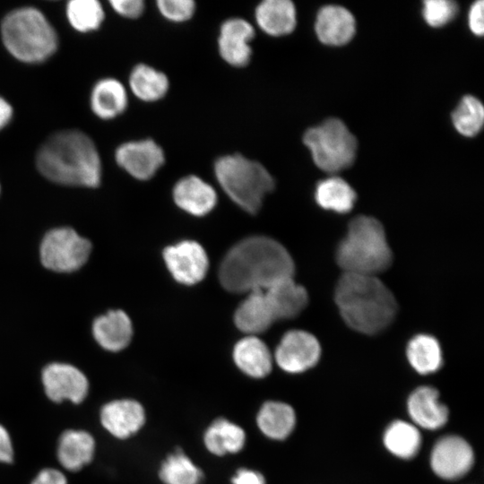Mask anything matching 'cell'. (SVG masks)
<instances>
[{
  "label": "cell",
  "instance_id": "6da1fadb",
  "mask_svg": "<svg viewBox=\"0 0 484 484\" xmlns=\"http://www.w3.org/2000/svg\"><path fill=\"white\" fill-rule=\"evenodd\" d=\"M295 264L287 249L276 240L255 236L233 246L221 261L219 278L230 292L265 290L292 278Z\"/></svg>",
  "mask_w": 484,
  "mask_h": 484
},
{
  "label": "cell",
  "instance_id": "7a4b0ae2",
  "mask_svg": "<svg viewBox=\"0 0 484 484\" xmlns=\"http://www.w3.org/2000/svg\"><path fill=\"white\" fill-rule=\"evenodd\" d=\"M39 172L61 185L96 187L101 180V161L92 140L77 130L50 136L40 147L37 159Z\"/></svg>",
  "mask_w": 484,
  "mask_h": 484
},
{
  "label": "cell",
  "instance_id": "3957f363",
  "mask_svg": "<svg viewBox=\"0 0 484 484\" xmlns=\"http://www.w3.org/2000/svg\"><path fill=\"white\" fill-rule=\"evenodd\" d=\"M334 299L344 322L365 334H376L387 328L397 312L393 293L376 275L343 272Z\"/></svg>",
  "mask_w": 484,
  "mask_h": 484
},
{
  "label": "cell",
  "instance_id": "277c9868",
  "mask_svg": "<svg viewBox=\"0 0 484 484\" xmlns=\"http://www.w3.org/2000/svg\"><path fill=\"white\" fill-rule=\"evenodd\" d=\"M393 255L383 225L369 216H358L336 250L343 272L376 275L392 264Z\"/></svg>",
  "mask_w": 484,
  "mask_h": 484
},
{
  "label": "cell",
  "instance_id": "5b68a950",
  "mask_svg": "<svg viewBox=\"0 0 484 484\" xmlns=\"http://www.w3.org/2000/svg\"><path fill=\"white\" fill-rule=\"evenodd\" d=\"M213 171L226 194L250 213L260 210L265 195L275 186L274 178L262 163L240 153L219 157Z\"/></svg>",
  "mask_w": 484,
  "mask_h": 484
},
{
  "label": "cell",
  "instance_id": "8992f818",
  "mask_svg": "<svg viewBox=\"0 0 484 484\" xmlns=\"http://www.w3.org/2000/svg\"><path fill=\"white\" fill-rule=\"evenodd\" d=\"M1 35L6 49L18 60L39 63L57 48V35L44 14L33 7L9 13L3 20Z\"/></svg>",
  "mask_w": 484,
  "mask_h": 484
},
{
  "label": "cell",
  "instance_id": "52a82bcc",
  "mask_svg": "<svg viewBox=\"0 0 484 484\" xmlns=\"http://www.w3.org/2000/svg\"><path fill=\"white\" fill-rule=\"evenodd\" d=\"M303 143L310 151L315 164L325 172L345 169L356 158V137L338 118H328L307 129Z\"/></svg>",
  "mask_w": 484,
  "mask_h": 484
},
{
  "label": "cell",
  "instance_id": "ba28073f",
  "mask_svg": "<svg viewBox=\"0 0 484 484\" xmlns=\"http://www.w3.org/2000/svg\"><path fill=\"white\" fill-rule=\"evenodd\" d=\"M39 383L47 400L57 405H81L91 389L86 373L73 364L61 361L45 365L40 371Z\"/></svg>",
  "mask_w": 484,
  "mask_h": 484
},
{
  "label": "cell",
  "instance_id": "9c48e42d",
  "mask_svg": "<svg viewBox=\"0 0 484 484\" xmlns=\"http://www.w3.org/2000/svg\"><path fill=\"white\" fill-rule=\"evenodd\" d=\"M91 253V243L72 229L58 228L44 237L40 258L45 267L58 272H70L82 267Z\"/></svg>",
  "mask_w": 484,
  "mask_h": 484
},
{
  "label": "cell",
  "instance_id": "30bf717a",
  "mask_svg": "<svg viewBox=\"0 0 484 484\" xmlns=\"http://www.w3.org/2000/svg\"><path fill=\"white\" fill-rule=\"evenodd\" d=\"M97 417L101 430L118 440L131 437L145 422L143 405L131 398L106 401L99 406Z\"/></svg>",
  "mask_w": 484,
  "mask_h": 484
},
{
  "label": "cell",
  "instance_id": "8fae6325",
  "mask_svg": "<svg viewBox=\"0 0 484 484\" xmlns=\"http://www.w3.org/2000/svg\"><path fill=\"white\" fill-rule=\"evenodd\" d=\"M474 454L471 445L462 436L448 435L438 439L432 447L429 464L433 472L446 480L459 479L472 467Z\"/></svg>",
  "mask_w": 484,
  "mask_h": 484
},
{
  "label": "cell",
  "instance_id": "7c38bea8",
  "mask_svg": "<svg viewBox=\"0 0 484 484\" xmlns=\"http://www.w3.org/2000/svg\"><path fill=\"white\" fill-rule=\"evenodd\" d=\"M165 159L162 147L150 138L125 142L115 151L117 165L138 180L153 177Z\"/></svg>",
  "mask_w": 484,
  "mask_h": 484
},
{
  "label": "cell",
  "instance_id": "4fadbf2b",
  "mask_svg": "<svg viewBox=\"0 0 484 484\" xmlns=\"http://www.w3.org/2000/svg\"><path fill=\"white\" fill-rule=\"evenodd\" d=\"M95 436L83 428H66L57 437L55 448L56 465L73 474L92 463L97 453Z\"/></svg>",
  "mask_w": 484,
  "mask_h": 484
},
{
  "label": "cell",
  "instance_id": "5bb4252c",
  "mask_svg": "<svg viewBox=\"0 0 484 484\" xmlns=\"http://www.w3.org/2000/svg\"><path fill=\"white\" fill-rule=\"evenodd\" d=\"M320 355V343L314 335L294 330L281 338L275 351V360L282 370L297 374L315 366Z\"/></svg>",
  "mask_w": 484,
  "mask_h": 484
},
{
  "label": "cell",
  "instance_id": "9a60e30c",
  "mask_svg": "<svg viewBox=\"0 0 484 484\" xmlns=\"http://www.w3.org/2000/svg\"><path fill=\"white\" fill-rule=\"evenodd\" d=\"M255 36L252 23L240 17L225 20L220 26L218 51L230 66L242 68L249 65L253 50L250 42Z\"/></svg>",
  "mask_w": 484,
  "mask_h": 484
},
{
  "label": "cell",
  "instance_id": "2e32d148",
  "mask_svg": "<svg viewBox=\"0 0 484 484\" xmlns=\"http://www.w3.org/2000/svg\"><path fill=\"white\" fill-rule=\"evenodd\" d=\"M166 265L176 281L192 285L202 281L208 270V256L197 242L186 240L163 252Z\"/></svg>",
  "mask_w": 484,
  "mask_h": 484
},
{
  "label": "cell",
  "instance_id": "e0dca14e",
  "mask_svg": "<svg viewBox=\"0 0 484 484\" xmlns=\"http://www.w3.org/2000/svg\"><path fill=\"white\" fill-rule=\"evenodd\" d=\"M406 407L411 423L417 428L436 430L448 420V409L439 401V393L432 386L424 385L413 390Z\"/></svg>",
  "mask_w": 484,
  "mask_h": 484
},
{
  "label": "cell",
  "instance_id": "ac0fdd59",
  "mask_svg": "<svg viewBox=\"0 0 484 484\" xmlns=\"http://www.w3.org/2000/svg\"><path fill=\"white\" fill-rule=\"evenodd\" d=\"M315 30L322 43L342 46L353 38L356 22L352 13L343 6L325 5L317 13Z\"/></svg>",
  "mask_w": 484,
  "mask_h": 484
},
{
  "label": "cell",
  "instance_id": "d6986e66",
  "mask_svg": "<svg viewBox=\"0 0 484 484\" xmlns=\"http://www.w3.org/2000/svg\"><path fill=\"white\" fill-rule=\"evenodd\" d=\"M172 195L179 208L194 216L209 213L217 203L214 188L195 175L180 178L173 187Z\"/></svg>",
  "mask_w": 484,
  "mask_h": 484
},
{
  "label": "cell",
  "instance_id": "ffe728a7",
  "mask_svg": "<svg viewBox=\"0 0 484 484\" xmlns=\"http://www.w3.org/2000/svg\"><path fill=\"white\" fill-rule=\"evenodd\" d=\"M264 291L275 320L296 317L308 302L306 289L296 283L293 277L281 280Z\"/></svg>",
  "mask_w": 484,
  "mask_h": 484
},
{
  "label": "cell",
  "instance_id": "44dd1931",
  "mask_svg": "<svg viewBox=\"0 0 484 484\" xmlns=\"http://www.w3.org/2000/svg\"><path fill=\"white\" fill-rule=\"evenodd\" d=\"M258 28L272 37L291 33L297 25V10L290 0H264L255 9Z\"/></svg>",
  "mask_w": 484,
  "mask_h": 484
},
{
  "label": "cell",
  "instance_id": "7402d4cb",
  "mask_svg": "<svg viewBox=\"0 0 484 484\" xmlns=\"http://www.w3.org/2000/svg\"><path fill=\"white\" fill-rule=\"evenodd\" d=\"M96 341L106 350L120 351L131 341L133 326L122 310H112L96 318L92 325Z\"/></svg>",
  "mask_w": 484,
  "mask_h": 484
},
{
  "label": "cell",
  "instance_id": "603a6c76",
  "mask_svg": "<svg viewBox=\"0 0 484 484\" xmlns=\"http://www.w3.org/2000/svg\"><path fill=\"white\" fill-rule=\"evenodd\" d=\"M237 327L248 335L261 333L275 320L264 290L248 292L234 316Z\"/></svg>",
  "mask_w": 484,
  "mask_h": 484
},
{
  "label": "cell",
  "instance_id": "cb8c5ba5",
  "mask_svg": "<svg viewBox=\"0 0 484 484\" xmlns=\"http://www.w3.org/2000/svg\"><path fill=\"white\" fill-rule=\"evenodd\" d=\"M233 359L245 374L261 378L267 376L272 367V358L265 343L256 336L248 335L234 347Z\"/></svg>",
  "mask_w": 484,
  "mask_h": 484
},
{
  "label": "cell",
  "instance_id": "d4e9b609",
  "mask_svg": "<svg viewBox=\"0 0 484 484\" xmlns=\"http://www.w3.org/2000/svg\"><path fill=\"white\" fill-rule=\"evenodd\" d=\"M128 96L123 83L115 78L99 81L91 94V108L101 119L108 120L124 113Z\"/></svg>",
  "mask_w": 484,
  "mask_h": 484
},
{
  "label": "cell",
  "instance_id": "484cf974",
  "mask_svg": "<svg viewBox=\"0 0 484 484\" xmlns=\"http://www.w3.org/2000/svg\"><path fill=\"white\" fill-rule=\"evenodd\" d=\"M128 84L133 94L144 102L162 99L169 90V80L161 71L147 64H137L131 71Z\"/></svg>",
  "mask_w": 484,
  "mask_h": 484
},
{
  "label": "cell",
  "instance_id": "4316f807",
  "mask_svg": "<svg viewBox=\"0 0 484 484\" xmlns=\"http://www.w3.org/2000/svg\"><path fill=\"white\" fill-rule=\"evenodd\" d=\"M259 429L267 437L283 440L293 431L296 425V413L285 402L270 401L263 404L256 417Z\"/></svg>",
  "mask_w": 484,
  "mask_h": 484
},
{
  "label": "cell",
  "instance_id": "83f0119b",
  "mask_svg": "<svg viewBox=\"0 0 484 484\" xmlns=\"http://www.w3.org/2000/svg\"><path fill=\"white\" fill-rule=\"evenodd\" d=\"M383 444L393 456L408 460L419 453L421 446V435L419 428L411 422L396 419L385 429Z\"/></svg>",
  "mask_w": 484,
  "mask_h": 484
},
{
  "label": "cell",
  "instance_id": "f1b7e54d",
  "mask_svg": "<svg viewBox=\"0 0 484 484\" xmlns=\"http://www.w3.org/2000/svg\"><path fill=\"white\" fill-rule=\"evenodd\" d=\"M203 440L209 452L220 456L239 452L245 445L246 434L238 425L218 419L206 429Z\"/></svg>",
  "mask_w": 484,
  "mask_h": 484
},
{
  "label": "cell",
  "instance_id": "f546056e",
  "mask_svg": "<svg viewBox=\"0 0 484 484\" xmlns=\"http://www.w3.org/2000/svg\"><path fill=\"white\" fill-rule=\"evenodd\" d=\"M406 356L412 368L420 375L436 372L442 366V350L437 340L428 334H419L408 343Z\"/></svg>",
  "mask_w": 484,
  "mask_h": 484
},
{
  "label": "cell",
  "instance_id": "4dcf8cb0",
  "mask_svg": "<svg viewBox=\"0 0 484 484\" xmlns=\"http://www.w3.org/2000/svg\"><path fill=\"white\" fill-rule=\"evenodd\" d=\"M315 199L323 209L346 213L355 203L356 193L344 179L331 177L318 182Z\"/></svg>",
  "mask_w": 484,
  "mask_h": 484
},
{
  "label": "cell",
  "instance_id": "1f68e13d",
  "mask_svg": "<svg viewBox=\"0 0 484 484\" xmlns=\"http://www.w3.org/2000/svg\"><path fill=\"white\" fill-rule=\"evenodd\" d=\"M452 122L462 135L467 137L476 135L484 123L482 103L474 96H464L452 113Z\"/></svg>",
  "mask_w": 484,
  "mask_h": 484
},
{
  "label": "cell",
  "instance_id": "d6a6232c",
  "mask_svg": "<svg viewBox=\"0 0 484 484\" xmlns=\"http://www.w3.org/2000/svg\"><path fill=\"white\" fill-rule=\"evenodd\" d=\"M66 15L73 29L88 32L99 28L105 13L97 0H72L67 4Z\"/></svg>",
  "mask_w": 484,
  "mask_h": 484
},
{
  "label": "cell",
  "instance_id": "836d02e7",
  "mask_svg": "<svg viewBox=\"0 0 484 484\" xmlns=\"http://www.w3.org/2000/svg\"><path fill=\"white\" fill-rule=\"evenodd\" d=\"M202 476L199 468L182 452L170 454L160 471L165 484H198Z\"/></svg>",
  "mask_w": 484,
  "mask_h": 484
},
{
  "label": "cell",
  "instance_id": "e575fe53",
  "mask_svg": "<svg viewBox=\"0 0 484 484\" xmlns=\"http://www.w3.org/2000/svg\"><path fill=\"white\" fill-rule=\"evenodd\" d=\"M458 12V5L450 0H426L422 14L425 22L431 27H441L451 22Z\"/></svg>",
  "mask_w": 484,
  "mask_h": 484
},
{
  "label": "cell",
  "instance_id": "d590c367",
  "mask_svg": "<svg viewBox=\"0 0 484 484\" xmlns=\"http://www.w3.org/2000/svg\"><path fill=\"white\" fill-rule=\"evenodd\" d=\"M156 6L164 19L175 23L189 21L196 11V3L193 0H158Z\"/></svg>",
  "mask_w": 484,
  "mask_h": 484
},
{
  "label": "cell",
  "instance_id": "8d00e7d4",
  "mask_svg": "<svg viewBox=\"0 0 484 484\" xmlns=\"http://www.w3.org/2000/svg\"><path fill=\"white\" fill-rule=\"evenodd\" d=\"M29 484H69L67 473L56 466L40 469Z\"/></svg>",
  "mask_w": 484,
  "mask_h": 484
},
{
  "label": "cell",
  "instance_id": "74e56055",
  "mask_svg": "<svg viewBox=\"0 0 484 484\" xmlns=\"http://www.w3.org/2000/svg\"><path fill=\"white\" fill-rule=\"evenodd\" d=\"M109 4L117 14L127 19L139 18L145 10L143 0H112Z\"/></svg>",
  "mask_w": 484,
  "mask_h": 484
},
{
  "label": "cell",
  "instance_id": "f35d334b",
  "mask_svg": "<svg viewBox=\"0 0 484 484\" xmlns=\"http://www.w3.org/2000/svg\"><path fill=\"white\" fill-rule=\"evenodd\" d=\"M468 24L471 31L476 36H482L484 33V2L482 0L474 2L469 10Z\"/></svg>",
  "mask_w": 484,
  "mask_h": 484
},
{
  "label": "cell",
  "instance_id": "ab89813d",
  "mask_svg": "<svg viewBox=\"0 0 484 484\" xmlns=\"http://www.w3.org/2000/svg\"><path fill=\"white\" fill-rule=\"evenodd\" d=\"M14 460V445L9 430L0 423V465H9Z\"/></svg>",
  "mask_w": 484,
  "mask_h": 484
},
{
  "label": "cell",
  "instance_id": "60d3db41",
  "mask_svg": "<svg viewBox=\"0 0 484 484\" xmlns=\"http://www.w3.org/2000/svg\"><path fill=\"white\" fill-rule=\"evenodd\" d=\"M233 484H265L264 476L255 471L239 469L232 479Z\"/></svg>",
  "mask_w": 484,
  "mask_h": 484
},
{
  "label": "cell",
  "instance_id": "b9f144b4",
  "mask_svg": "<svg viewBox=\"0 0 484 484\" xmlns=\"http://www.w3.org/2000/svg\"><path fill=\"white\" fill-rule=\"evenodd\" d=\"M13 117L12 106L0 97V130L3 129Z\"/></svg>",
  "mask_w": 484,
  "mask_h": 484
}]
</instances>
